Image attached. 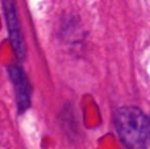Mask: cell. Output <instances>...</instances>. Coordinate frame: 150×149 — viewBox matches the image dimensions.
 Here are the masks:
<instances>
[{
  "mask_svg": "<svg viewBox=\"0 0 150 149\" xmlns=\"http://www.w3.org/2000/svg\"><path fill=\"white\" fill-rule=\"evenodd\" d=\"M115 126L128 149H146L150 141L149 119L136 107H122L115 114Z\"/></svg>",
  "mask_w": 150,
  "mask_h": 149,
  "instance_id": "6da1fadb",
  "label": "cell"
},
{
  "mask_svg": "<svg viewBox=\"0 0 150 149\" xmlns=\"http://www.w3.org/2000/svg\"><path fill=\"white\" fill-rule=\"evenodd\" d=\"M3 9H4V16L5 20H7L8 33H9L12 48L15 50L17 58L20 61H23L24 57H25V41H24L20 21H18L16 0H3Z\"/></svg>",
  "mask_w": 150,
  "mask_h": 149,
  "instance_id": "7a4b0ae2",
  "label": "cell"
},
{
  "mask_svg": "<svg viewBox=\"0 0 150 149\" xmlns=\"http://www.w3.org/2000/svg\"><path fill=\"white\" fill-rule=\"evenodd\" d=\"M9 78L15 86L16 100H17L18 112H25L30 106V86L24 70L20 66H9L8 69Z\"/></svg>",
  "mask_w": 150,
  "mask_h": 149,
  "instance_id": "3957f363",
  "label": "cell"
}]
</instances>
